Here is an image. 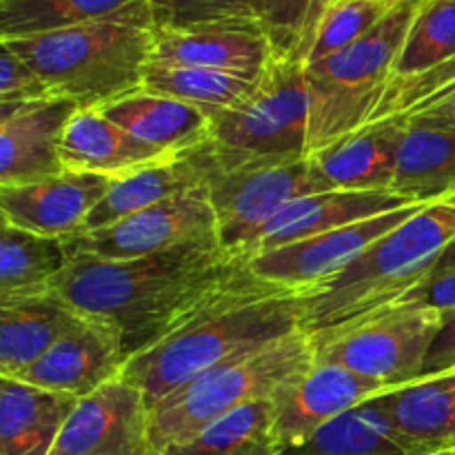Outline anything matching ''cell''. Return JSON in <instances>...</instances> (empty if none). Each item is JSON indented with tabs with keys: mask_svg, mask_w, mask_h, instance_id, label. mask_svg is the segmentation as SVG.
I'll return each instance as SVG.
<instances>
[{
	"mask_svg": "<svg viewBox=\"0 0 455 455\" xmlns=\"http://www.w3.org/2000/svg\"><path fill=\"white\" fill-rule=\"evenodd\" d=\"M240 260L222 247H180L132 260L69 251L53 291L116 324L129 360L185 323Z\"/></svg>",
	"mask_w": 455,
	"mask_h": 455,
	"instance_id": "1",
	"label": "cell"
},
{
	"mask_svg": "<svg viewBox=\"0 0 455 455\" xmlns=\"http://www.w3.org/2000/svg\"><path fill=\"white\" fill-rule=\"evenodd\" d=\"M440 324L443 311L398 298L354 323L309 336L315 363L340 364L395 391L420 380Z\"/></svg>",
	"mask_w": 455,
	"mask_h": 455,
	"instance_id": "8",
	"label": "cell"
},
{
	"mask_svg": "<svg viewBox=\"0 0 455 455\" xmlns=\"http://www.w3.org/2000/svg\"><path fill=\"white\" fill-rule=\"evenodd\" d=\"M203 187V178L191 160L189 151L178 156H167L163 160L138 167L111 180L109 189L100 203L89 212L80 234L105 229L138 212L154 207L172 196ZM78 235V234H76Z\"/></svg>",
	"mask_w": 455,
	"mask_h": 455,
	"instance_id": "25",
	"label": "cell"
},
{
	"mask_svg": "<svg viewBox=\"0 0 455 455\" xmlns=\"http://www.w3.org/2000/svg\"><path fill=\"white\" fill-rule=\"evenodd\" d=\"M49 98H56V93L38 71L16 52L0 44V105H27Z\"/></svg>",
	"mask_w": 455,
	"mask_h": 455,
	"instance_id": "36",
	"label": "cell"
},
{
	"mask_svg": "<svg viewBox=\"0 0 455 455\" xmlns=\"http://www.w3.org/2000/svg\"><path fill=\"white\" fill-rule=\"evenodd\" d=\"M387 391L389 389L378 382L358 376L340 364L314 363L271 395L275 438L283 449L298 447L314 438L329 422Z\"/></svg>",
	"mask_w": 455,
	"mask_h": 455,
	"instance_id": "14",
	"label": "cell"
},
{
	"mask_svg": "<svg viewBox=\"0 0 455 455\" xmlns=\"http://www.w3.org/2000/svg\"><path fill=\"white\" fill-rule=\"evenodd\" d=\"M411 204L420 203H413L394 191L329 189L302 196V198L284 204L267 222L244 258L271 251V249L284 247V244L298 243V240L311 238V235L324 234V231L340 229V227L354 225V222L367 220V218L380 216V213L411 207Z\"/></svg>",
	"mask_w": 455,
	"mask_h": 455,
	"instance_id": "18",
	"label": "cell"
},
{
	"mask_svg": "<svg viewBox=\"0 0 455 455\" xmlns=\"http://www.w3.org/2000/svg\"><path fill=\"white\" fill-rule=\"evenodd\" d=\"M65 244L69 251L107 260H132L180 247H222L216 212L204 187L172 196L105 229L71 235Z\"/></svg>",
	"mask_w": 455,
	"mask_h": 455,
	"instance_id": "10",
	"label": "cell"
},
{
	"mask_svg": "<svg viewBox=\"0 0 455 455\" xmlns=\"http://www.w3.org/2000/svg\"><path fill=\"white\" fill-rule=\"evenodd\" d=\"M69 262L65 240L31 234L3 222L0 229V302L53 289Z\"/></svg>",
	"mask_w": 455,
	"mask_h": 455,
	"instance_id": "27",
	"label": "cell"
},
{
	"mask_svg": "<svg viewBox=\"0 0 455 455\" xmlns=\"http://www.w3.org/2000/svg\"><path fill=\"white\" fill-rule=\"evenodd\" d=\"M100 111L164 154H187L212 140V120L200 107L147 89L100 107Z\"/></svg>",
	"mask_w": 455,
	"mask_h": 455,
	"instance_id": "22",
	"label": "cell"
},
{
	"mask_svg": "<svg viewBox=\"0 0 455 455\" xmlns=\"http://www.w3.org/2000/svg\"><path fill=\"white\" fill-rule=\"evenodd\" d=\"M404 129L403 116L364 124L311 154V160L333 189L391 191Z\"/></svg>",
	"mask_w": 455,
	"mask_h": 455,
	"instance_id": "19",
	"label": "cell"
},
{
	"mask_svg": "<svg viewBox=\"0 0 455 455\" xmlns=\"http://www.w3.org/2000/svg\"><path fill=\"white\" fill-rule=\"evenodd\" d=\"M275 53L253 18L225 20L189 29H156V65L203 67L247 80H260Z\"/></svg>",
	"mask_w": 455,
	"mask_h": 455,
	"instance_id": "15",
	"label": "cell"
},
{
	"mask_svg": "<svg viewBox=\"0 0 455 455\" xmlns=\"http://www.w3.org/2000/svg\"><path fill=\"white\" fill-rule=\"evenodd\" d=\"M149 7L156 29H189L253 18L251 0H149Z\"/></svg>",
	"mask_w": 455,
	"mask_h": 455,
	"instance_id": "35",
	"label": "cell"
},
{
	"mask_svg": "<svg viewBox=\"0 0 455 455\" xmlns=\"http://www.w3.org/2000/svg\"><path fill=\"white\" fill-rule=\"evenodd\" d=\"M209 120L212 140L229 151L258 158H307L311 124L307 67L275 58L247 100L213 111Z\"/></svg>",
	"mask_w": 455,
	"mask_h": 455,
	"instance_id": "9",
	"label": "cell"
},
{
	"mask_svg": "<svg viewBox=\"0 0 455 455\" xmlns=\"http://www.w3.org/2000/svg\"><path fill=\"white\" fill-rule=\"evenodd\" d=\"M111 180L114 178L98 173L62 172L31 185L0 187L3 222L31 234L67 240L80 234L89 212L100 203Z\"/></svg>",
	"mask_w": 455,
	"mask_h": 455,
	"instance_id": "17",
	"label": "cell"
},
{
	"mask_svg": "<svg viewBox=\"0 0 455 455\" xmlns=\"http://www.w3.org/2000/svg\"><path fill=\"white\" fill-rule=\"evenodd\" d=\"M167 156L173 154L147 145L107 118L100 109H78L60 140L62 167L76 173L118 178Z\"/></svg>",
	"mask_w": 455,
	"mask_h": 455,
	"instance_id": "20",
	"label": "cell"
},
{
	"mask_svg": "<svg viewBox=\"0 0 455 455\" xmlns=\"http://www.w3.org/2000/svg\"><path fill=\"white\" fill-rule=\"evenodd\" d=\"M80 107L69 98L0 105V187H20L65 172L60 140Z\"/></svg>",
	"mask_w": 455,
	"mask_h": 455,
	"instance_id": "16",
	"label": "cell"
},
{
	"mask_svg": "<svg viewBox=\"0 0 455 455\" xmlns=\"http://www.w3.org/2000/svg\"><path fill=\"white\" fill-rule=\"evenodd\" d=\"M49 455H156L145 394L118 376L80 398Z\"/></svg>",
	"mask_w": 455,
	"mask_h": 455,
	"instance_id": "12",
	"label": "cell"
},
{
	"mask_svg": "<svg viewBox=\"0 0 455 455\" xmlns=\"http://www.w3.org/2000/svg\"><path fill=\"white\" fill-rule=\"evenodd\" d=\"M403 298L418 302V305L431 307L438 311L455 309V269L444 271V274L429 275L422 284L404 293Z\"/></svg>",
	"mask_w": 455,
	"mask_h": 455,
	"instance_id": "39",
	"label": "cell"
},
{
	"mask_svg": "<svg viewBox=\"0 0 455 455\" xmlns=\"http://www.w3.org/2000/svg\"><path fill=\"white\" fill-rule=\"evenodd\" d=\"M407 123L391 191L413 203H434L455 191V132Z\"/></svg>",
	"mask_w": 455,
	"mask_h": 455,
	"instance_id": "26",
	"label": "cell"
},
{
	"mask_svg": "<svg viewBox=\"0 0 455 455\" xmlns=\"http://www.w3.org/2000/svg\"><path fill=\"white\" fill-rule=\"evenodd\" d=\"M260 80H247L203 67H173L151 62L142 89L200 107L204 114L231 109L256 92Z\"/></svg>",
	"mask_w": 455,
	"mask_h": 455,
	"instance_id": "31",
	"label": "cell"
},
{
	"mask_svg": "<svg viewBox=\"0 0 455 455\" xmlns=\"http://www.w3.org/2000/svg\"><path fill=\"white\" fill-rule=\"evenodd\" d=\"M127 354L118 327L98 315L83 314L16 380L40 389L84 398L123 376Z\"/></svg>",
	"mask_w": 455,
	"mask_h": 455,
	"instance_id": "13",
	"label": "cell"
},
{
	"mask_svg": "<svg viewBox=\"0 0 455 455\" xmlns=\"http://www.w3.org/2000/svg\"><path fill=\"white\" fill-rule=\"evenodd\" d=\"M403 118L409 123L455 132V84L409 109L407 114H403Z\"/></svg>",
	"mask_w": 455,
	"mask_h": 455,
	"instance_id": "37",
	"label": "cell"
},
{
	"mask_svg": "<svg viewBox=\"0 0 455 455\" xmlns=\"http://www.w3.org/2000/svg\"><path fill=\"white\" fill-rule=\"evenodd\" d=\"M314 363V340L300 327L271 345L207 369L151 409V444L156 455L187 443L243 404L271 398L284 382L300 376Z\"/></svg>",
	"mask_w": 455,
	"mask_h": 455,
	"instance_id": "5",
	"label": "cell"
},
{
	"mask_svg": "<svg viewBox=\"0 0 455 455\" xmlns=\"http://www.w3.org/2000/svg\"><path fill=\"white\" fill-rule=\"evenodd\" d=\"M78 398L0 376V455H49Z\"/></svg>",
	"mask_w": 455,
	"mask_h": 455,
	"instance_id": "21",
	"label": "cell"
},
{
	"mask_svg": "<svg viewBox=\"0 0 455 455\" xmlns=\"http://www.w3.org/2000/svg\"><path fill=\"white\" fill-rule=\"evenodd\" d=\"M218 218L220 244L244 258L267 222L293 200L333 189L307 158H258L213 140L189 151ZM247 260V258H244Z\"/></svg>",
	"mask_w": 455,
	"mask_h": 455,
	"instance_id": "7",
	"label": "cell"
},
{
	"mask_svg": "<svg viewBox=\"0 0 455 455\" xmlns=\"http://www.w3.org/2000/svg\"><path fill=\"white\" fill-rule=\"evenodd\" d=\"M395 0H336L323 16L307 65L324 60L363 38Z\"/></svg>",
	"mask_w": 455,
	"mask_h": 455,
	"instance_id": "34",
	"label": "cell"
},
{
	"mask_svg": "<svg viewBox=\"0 0 455 455\" xmlns=\"http://www.w3.org/2000/svg\"><path fill=\"white\" fill-rule=\"evenodd\" d=\"M271 398L243 404L163 455H280Z\"/></svg>",
	"mask_w": 455,
	"mask_h": 455,
	"instance_id": "29",
	"label": "cell"
},
{
	"mask_svg": "<svg viewBox=\"0 0 455 455\" xmlns=\"http://www.w3.org/2000/svg\"><path fill=\"white\" fill-rule=\"evenodd\" d=\"M420 207L422 204H411V207L380 213V216L340 227V229L324 231V234L311 235V238L298 240V243L284 244L271 251L256 253L247 258V262L262 278L309 293L349 269L378 240L398 229Z\"/></svg>",
	"mask_w": 455,
	"mask_h": 455,
	"instance_id": "11",
	"label": "cell"
},
{
	"mask_svg": "<svg viewBox=\"0 0 455 455\" xmlns=\"http://www.w3.org/2000/svg\"><path fill=\"white\" fill-rule=\"evenodd\" d=\"M455 369V309L443 311V324L427 354L425 367H422V378L438 376V373L451 371Z\"/></svg>",
	"mask_w": 455,
	"mask_h": 455,
	"instance_id": "38",
	"label": "cell"
},
{
	"mask_svg": "<svg viewBox=\"0 0 455 455\" xmlns=\"http://www.w3.org/2000/svg\"><path fill=\"white\" fill-rule=\"evenodd\" d=\"M395 434L416 455L444 451L455 440V369L382 395Z\"/></svg>",
	"mask_w": 455,
	"mask_h": 455,
	"instance_id": "24",
	"label": "cell"
},
{
	"mask_svg": "<svg viewBox=\"0 0 455 455\" xmlns=\"http://www.w3.org/2000/svg\"><path fill=\"white\" fill-rule=\"evenodd\" d=\"M422 3L425 0H395L363 38L324 60L307 65L311 89L309 156L371 120Z\"/></svg>",
	"mask_w": 455,
	"mask_h": 455,
	"instance_id": "6",
	"label": "cell"
},
{
	"mask_svg": "<svg viewBox=\"0 0 455 455\" xmlns=\"http://www.w3.org/2000/svg\"><path fill=\"white\" fill-rule=\"evenodd\" d=\"M305 293L262 278L240 260L185 323L129 358L123 376L154 409L207 369L300 329Z\"/></svg>",
	"mask_w": 455,
	"mask_h": 455,
	"instance_id": "2",
	"label": "cell"
},
{
	"mask_svg": "<svg viewBox=\"0 0 455 455\" xmlns=\"http://www.w3.org/2000/svg\"><path fill=\"white\" fill-rule=\"evenodd\" d=\"M382 395L329 422L307 443L283 449L280 455H416L395 434Z\"/></svg>",
	"mask_w": 455,
	"mask_h": 455,
	"instance_id": "28",
	"label": "cell"
},
{
	"mask_svg": "<svg viewBox=\"0 0 455 455\" xmlns=\"http://www.w3.org/2000/svg\"><path fill=\"white\" fill-rule=\"evenodd\" d=\"M336 0H251V12L278 60L307 67L323 16Z\"/></svg>",
	"mask_w": 455,
	"mask_h": 455,
	"instance_id": "33",
	"label": "cell"
},
{
	"mask_svg": "<svg viewBox=\"0 0 455 455\" xmlns=\"http://www.w3.org/2000/svg\"><path fill=\"white\" fill-rule=\"evenodd\" d=\"M434 455H455V449H444V451H438Z\"/></svg>",
	"mask_w": 455,
	"mask_h": 455,
	"instance_id": "41",
	"label": "cell"
},
{
	"mask_svg": "<svg viewBox=\"0 0 455 455\" xmlns=\"http://www.w3.org/2000/svg\"><path fill=\"white\" fill-rule=\"evenodd\" d=\"M149 0L116 16L29 38L0 40L25 58L56 96L80 109H100L140 92L154 56Z\"/></svg>",
	"mask_w": 455,
	"mask_h": 455,
	"instance_id": "3",
	"label": "cell"
},
{
	"mask_svg": "<svg viewBox=\"0 0 455 455\" xmlns=\"http://www.w3.org/2000/svg\"><path fill=\"white\" fill-rule=\"evenodd\" d=\"M455 243V191L427 203L329 283L305 293L302 329L342 327L425 283Z\"/></svg>",
	"mask_w": 455,
	"mask_h": 455,
	"instance_id": "4",
	"label": "cell"
},
{
	"mask_svg": "<svg viewBox=\"0 0 455 455\" xmlns=\"http://www.w3.org/2000/svg\"><path fill=\"white\" fill-rule=\"evenodd\" d=\"M455 269V243L451 247L447 249V251L443 253V256L438 258V262H435L434 271H431L429 275H435V274H444V271H453Z\"/></svg>",
	"mask_w": 455,
	"mask_h": 455,
	"instance_id": "40",
	"label": "cell"
},
{
	"mask_svg": "<svg viewBox=\"0 0 455 455\" xmlns=\"http://www.w3.org/2000/svg\"><path fill=\"white\" fill-rule=\"evenodd\" d=\"M142 0H0V40L29 38L116 16Z\"/></svg>",
	"mask_w": 455,
	"mask_h": 455,
	"instance_id": "32",
	"label": "cell"
},
{
	"mask_svg": "<svg viewBox=\"0 0 455 455\" xmlns=\"http://www.w3.org/2000/svg\"><path fill=\"white\" fill-rule=\"evenodd\" d=\"M453 58L455 0H425L413 18L387 92L431 74Z\"/></svg>",
	"mask_w": 455,
	"mask_h": 455,
	"instance_id": "30",
	"label": "cell"
},
{
	"mask_svg": "<svg viewBox=\"0 0 455 455\" xmlns=\"http://www.w3.org/2000/svg\"><path fill=\"white\" fill-rule=\"evenodd\" d=\"M80 318L83 311L53 289L0 302V376L16 378L31 367Z\"/></svg>",
	"mask_w": 455,
	"mask_h": 455,
	"instance_id": "23",
	"label": "cell"
},
{
	"mask_svg": "<svg viewBox=\"0 0 455 455\" xmlns=\"http://www.w3.org/2000/svg\"><path fill=\"white\" fill-rule=\"evenodd\" d=\"M447 449H455V440H453V443L451 444H449V447Z\"/></svg>",
	"mask_w": 455,
	"mask_h": 455,
	"instance_id": "42",
	"label": "cell"
}]
</instances>
